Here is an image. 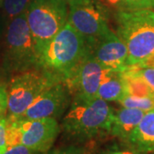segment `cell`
<instances>
[{
    "label": "cell",
    "instance_id": "cell-1",
    "mask_svg": "<svg viewBox=\"0 0 154 154\" xmlns=\"http://www.w3.org/2000/svg\"><path fill=\"white\" fill-rule=\"evenodd\" d=\"M88 51L82 36L67 22L53 38L37 47L36 69L63 82Z\"/></svg>",
    "mask_w": 154,
    "mask_h": 154
},
{
    "label": "cell",
    "instance_id": "cell-2",
    "mask_svg": "<svg viewBox=\"0 0 154 154\" xmlns=\"http://www.w3.org/2000/svg\"><path fill=\"white\" fill-rule=\"evenodd\" d=\"M114 110L103 99L72 97L62 122V129L70 140L84 142L110 133Z\"/></svg>",
    "mask_w": 154,
    "mask_h": 154
},
{
    "label": "cell",
    "instance_id": "cell-3",
    "mask_svg": "<svg viewBox=\"0 0 154 154\" xmlns=\"http://www.w3.org/2000/svg\"><path fill=\"white\" fill-rule=\"evenodd\" d=\"M116 34L128 49L130 66L143 65L154 56V10L116 11Z\"/></svg>",
    "mask_w": 154,
    "mask_h": 154
},
{
    "label": "cell",
    "instance_id": "cell-4",
    "mask_svg": "<svg viewBox=\"0 0 154 154\" xmlns=\"http://www.w3.org/2000/svg\"><path fill=\"white\" fill-rule=\"evenodd\" d=\"M0 59V68L7 74L15 75L36 69V42L28 27L27 11L7 23L2 41Z\"/></svg>",
    "mask_w": 154,
    "mask_h": 154
},
{
    "label": "cell",
    "instance_id": "cell-5",
    "mask_svg": "<svg viewBox=\"0 0 154 154\" xmlns=\"http://www.w3.org/2000/svg\"><path fill=\"white\" fill-rule=\"evenodd\" d=\"M55 118L22 119L7 116V146L22 144L39 152H46L60 133Z\"/></svg>",
    "mask_w": 154,
    "mask_h": 154
},
{
    "label": "cell",
    "instance_id": "cell-6",
    "mask_svg": "<svg viewBox=\"0 0 154 154\" xmlns=\"http://www.w3.org/2000/svg\"><path fill=\"white\" fill-rule=\"evenodd\" d=\"M64 0H32L27 21L36 48L52 38L68 22L69 9Z\"/></svg>",
    "mask_w": 154,
    "mask_h": 154
},
{
    "label": "cell",
    "instance_id": "cell-7",
    "mask_svg": "<svg viewBox=\"0 0 154 154\" xmlns=\"http://www.w3.org/2000/svg\"><path fill=\"white\" fill-rule=\"evenodd\" d=\"M58 82H62L38 69L15 74L7 85L8 116L23 114L45 90Z\"/></svg>",
    "mask_w": 154,
    "mask_h": 154
},
{
    "label": "cell",
    "instance_id": "cell-8",
    "mask_svg": "<svg viewBox=\"0 0 154 154\" xmlns=\"http://www.w3.org/2000/svg\"><path fill=\"white\" fill-rule=\"evenodd\" d=\"M69 6L68 23L82 36L88 48L111 31L106 10L98 0Z\"/></svg>",
    "mask_w": 154,
    "mask_h": 154
},
{
    "label": "cell",
    "instance_id": "cell-9",
    "mask_svg": "<svg viewBox=\"0 0 154 154\" xmlns=\"http://www.w3.org/2000/svg\"><path fill=\"white\" fill-rule=\"evenodd\" d=\"M107 71L89 51L63 83L72 97L94 99Z\"/></svg>",
    "mask_w": 154,
    "mask_h": 154
},
{
    "label": "cell",
    "instance_id": "cell-10",
    "mask_svg": "<svg viewBox=\"0 0 154 154\" xmlns=\"http://www.w3.org/2000/svg\"><path fill=\"white\" fill-rule=\"evenodd\" d=\"M71 100L72 96L66 85L63 82L56 83L45 90L23 114L14 117L30 120L43 118L57 120L69 109Z\"/></svg>",
    "mask_w": 154,
    "mask_h": 154
},
{
    "label": "cell",
    "instance_id": "cell-11",
    "mask_svg": "<svg viewBox=\"0 0 154 154\" xmlns=\"http://www.w3.org/2000/svg\"><path fill=\"white\" fill-rule=\"evenodd\" d=\"M89 51L94 58L108 70L124 71L128 67V53L125 44L112 30L97 40Z\"/></svg>",
    "mask_w": 154,
    "mask_h": 154
},
{
    "label": "cell",
    "instance_id": "cell-12",
    "mask_svg": "<svg viewBox=\"0 0 154 154\" xmlns=\"http://www.w3.org/2000/svg\"><path fill=\"white\" fill-rule=\"evenodd\" d=\"M127 142L139 153L154 152V110L145 113Z\"/></svg>",
    "mask_w": 154,
    "mask_h": 154
},
{
    "label": "cell",
    "instance_id": "cell-13",
    "mask_svg": "<svg viewBox=\"0 0 154 154\" xmlns=\"http://www.w3.org/2000/svg\"><path fill=\"white\" fill-rule=\"evenodd\" d=\"M145 113L143 110L126 107L114 111L109 134L127 142Z\"/></svg>",
    "mask_w": 154,
    "mask_h": 154
},
{
    "label": "cell",
    "instance_id": "cell-14",
    "mask_svg": "<svg viewBox=\"0 0 154 154\" xmlns=\"http://www.w3.org/2000/svg\"><path fill=\"white\" fill-rule=\"evenodd\" d=\"M128 95L122 72L108 70L99 86L96 98L105 101H119Z\"/></svg>",
    "mask_w": 154,
    "mask_h": 154
},
{
    "label": "cell",
    "instance_id": "cell-15",
    "mask_svg": "<svg viewBox=\"0 0 154 154\" xmlns=\"http://www.w3.org/2000/svg\"><path fill=\"white\" fill-rule=\"evenodd\" d=\"M104 2L116 11L154 10V0H104Z\"/></svg>",
    "mask_w": 154,
    "mask_h": 154
},
{
    "label": "cell",
    "instance_id": "cell-16",
    "mask_svg": "<svg viewBox=\"0 0 154 154\" xmlns=\"http://www.w3.org/2000/svg\"><path fill=\"white\" fill-rule=\"evenodd\" d=\"M31 0H2L1 13L7 22L27 11Z\"/></svg>",
    "mask_w": 154,
    "mask_h": 154
},
{
    "label": "cell",
    "instance_id": "cell-17",
    "mask_svg": "<svg viewBox=\"0 0 154 154\" xmlns=\"http://www.w3.org/2000/svg\"><path fill=\"white\" fill-rule=\"evenodd\" d=\"M118 102L122 107L138 109L145 112L154 110V98L152 97H137L128 94Z\"/></svg>",
    "mask_w": 154,
    "mask_h": 154
},
{
    "label": "cell",
    "instance_id": "cell-18",
    "mask_svg": "<svg viewBox=\"0 0 154 154\" xmlns=\"http://www.w3.org/2000/svg\"><path fill=\"white\" fill-rule=\"evenodd\" d=\"M140 77L149 89L151 96L154 98V67L148 65H134Z\"/></svg>",
    "mask_w": 154,
    "mask_h": 154
},
{
    "label": "cell",
    "instance_id": "cell-19",
    "mask_svg": "<svg viewBox=\"0 0 154 154\" xmlns=\"http://www.w3.org/2000/svg\"><path fill=\"white\" fill-rule=\"evenodd\" d=\"M45 154H88L87 149L76 145H70L63 147L49 150Z\"/></svg>",
    "mask_w": 154,
    "mask_h": 154
},
{
    "label": "cell",
    "instance_id": "cell-20",
    "mask_svg": "<svg viewBox=\"0 0 154 154\" xmlns=\"http://www.w3.org/2000/svg\"><path fill=\"white\" fill-rule=\"evenodd\" d=\"M7 146V117H0V154H3Z\"/></svg>",
    "mask_w": 154,
    "mask_h": 154
},
{
    "label": "cell",
    "instance_id": "cell-21",
    "mask_svg": "<svg viewBox=\"0 0 154 154\" xmlns=\"http://www.w3.org/2000/svg\"><path fill=\"white\" fill-rule=\"evenodd\" d=\"M42 152H37L35 150L29 148L28 146L22 145V144H18L15 146H8L6 151L3 154H39Z\"/></svg>",
    "mask_w": 154,
    "mask_h": 154
},
{
    "label": "cell",
    "instance_id": "cell-22",
    "mask_svg": "<svg viewBox=\"0 0 154 154\" xmlns=\"http://www.w3.org/2000/svg\"><path fill=\"white\" fill-rule=\"evenodd\" d=\"M8 110L7 85L0 83V117H3Z\"/></svg>",
    "mask_w": 154,
    "mask_h": 154
},
{
    "label": "cell",
    "instance_id": "cell-23",
    "mask_svg": "<svg viewBox=\"0 0 154 154\" xmlns=\"http://www.w3.org/2000/svg\"><path fill=\"white\" fill-rule=\"evenodd\" d=\"M7 21L4 16L2 15V13L0 12V51H1V46H2V41H3V38H4V34H5V31L6 25H7Z\"/></svg>",
    "mask_w": 154,
    "mask_h": 154
},
{
    "label": "cell",
    "instance_id": "cell-24",
    "mask_svg": "<svg viewBox=\"0 0 154 154\" xmlns=\"http://www.w3.org/2000/svg\"><path fill=\"white\" fill-rule=\"evenodd\" d=\"M69 5H78V4H83V3H88V2H93L95 0H64Z\"/></svg>",
    "mask_w": 154,
    "mask_h": 154
},
{
    "label": "cell",
    "instance_id": "cell-25",
    "mask_svg": "<svg viewBox=\"0 0 154 154\" xmlns=\"http://www.w3.org/2000/svg\"><path fill=\"white\" fill-rule=\"evenodd\" d=\"M143 65H148V66L154 67V56L150 59V60L147 61L145 64H143Z\"/></svg>",
    "mask_w": 154,
    "mask_h": 154
},
{
    "label": "cell",
    "instance_id": "cell-26",
    "mask_svg": "<svg viewBox=\"0 0 154 154\" xmlns=\"http://www.w3.org/2000/svg\"><path fill=\"white\" fill-rule=\"evenodd\" d=\"M112 154H134L132 152H114Z\"/></svg>",
    "mask_w": 154,
    "mask_h": 154
},
{
    "label": "cell",
    "instance_id": "cell-27",
    "mask_svg": "<svg viewBox=\"0 0 154 154\" xmlns=\"http://www.w3.org/2000/svg\"><path fill=\"white\" fill-rule=\"evenodd\" d=\"M3 73H4V71L2 70V69L0 68V80H1V78H2V76H3Z\"/></svg>",
    "mask_w": 154,
    "mask_h": 154
},
{
    "label": "cell",
    "instance_id": "cell-28",
    "mask_svg": "<svg viewBox=\"0 0 154 154\" xmlns=\"http://www.w3.org/2000/svg\"><path fill=\"white\" fill-rule=\"evenodd\" d=\"M104 154H112V153H110V152H109V153H104Z\"/></svg>",
    "mask_w": 154,
    "mask_h": 154
}]
</instances>
